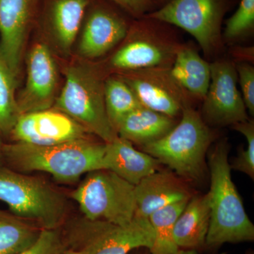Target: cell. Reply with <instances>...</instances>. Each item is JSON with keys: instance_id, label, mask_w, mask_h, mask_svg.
Returning <instances> with one entry per match:
<instances>
[{"instance_id": "obj_1", "label": "cell", "mask_w": 254, "mask_h": 254, "mask_svg": "<svg viewBox=\"0 0 254 254\" xmlns=\"http://www.w3.org/2000/svg\"><path fill=\"white\" fill-rule=\"evenodd\" d=\"M229 148L228 142L222 140L208 152L210 220L205 247L208 248L254 240V224L232 180Z\"/></svg>"}, {"instance_id": "obj_2", "label": "cell", "mask_w": 254, "mask_h": 254, "mask_svg": "<svg viewBox=\"0 0 254 254\" xmlns=\"http://www.w3.org/2000/svg\"><path fill=\"white\" fill-rule=\"evenodd\" d=\"M105 150V142L87 138L48 146L16 142L1 148L2 155L14 168L45 172L63 182H74L82 175L104 170Z\"/></svg>"}, {"instance_id": "obj_3", "label": "cell", "mask_w": 254, "mask_h": 254, "mask_svg": "<svg viewBox=\"0 0 254 254\" xmlns=\"http://www.w3.org/2000/svg\"><path fill=\"white\" fill-rule=\"evenodd\" d=\"M213 140V131L200 114L192 105H187L181 120L168 134L141 148L183 180L200 182L205 175V158Z\"/></svg>"}, {"instance_id": "obj_4", "label": "cell", "mask_w": 254, "mask_h": 254, "mask_svg": "<svg viewBox=\"0 0 254 254\" xmlns=\"http://www.w3.org/2000/svg\"><path fill=\"white\" fill-rule=\"evenodd\" d=\"M56 108L105 143L118 137L107 115L104 83L99 73L91 68L77 65L66 69V81L57 98Z\"/></svg>"}, {"instance_id": "obj_5", "label": "cell", "mask_w": 254, "mask_h": 254, "mask_svg": "<svg viewBox=\"0 0 254 254\" xmlns=\"http://www.w3.org/2000/svg\"><path fill=\"white\" fill-rule=\"evenodd\" d=\"M168 23L143 16L130 25L125 43L110 58V67L121 72L170 67L182 43Z\"/></svg>"}, {"instance_id": "obj_6", "label": "cell", "mask_w": 254, "mask_h": 254, "mask_svg": "<svg viewBox=\"0 0 254 254\" xmlns=\"http://www.w3.org/2000/svg\"><path fill=\"white\" fill-rule=\"evenodd\" d=\"M134 189L113 172L99 170L87 174L72 198L86 220L125 225L135 217Z\"/></svg>"}, {"instance_id": "obj_7", "label": "cell", "mask_w": 254, "mask_h": 254, "mask_svg": "<svg viewBox=\"0 0 254 254\" xmlns=\"http://www.w3.org/2000/svg\"><path fill=\"white\" fill-rule=\"evenodd\" d=\"M0 201L17 218L53 230L63 221L66 203L61 193L47 182L0 167Z\"/></svg>"}, {"instance_id": "obj_8", "label": "cell", "mask_w": 254, "mask_h": 254, "mask_svg": "<svg viewBox=\"0 0 254 254\" xmlns=\"http://www.w3.org/2000/svg\"><path fill=\"white\" fill-rule=\"evenodd\" d=\"M235 4V0H170L144 16L185 30L212 57L223 48V18Z\"/></svg>"}, {"instance_id": "obj_9", "label": "cell", "mask_w": 254, "mask_h": 254, "mask_svg": "<svg viewBox=\"0 0 254 254\" xmlns=\"http://www.w3.org/2000/svg\"><path fill=\"white\" fill-rule=\"evenodd\" d=\"M210 82L202 100L201 115L209 127L234 125L249 120L241 92L237 87L235 63L218 60L210 64Z\"/></svg>"}, {"instance_id": "obj_10", "label": "cell", "mask_w": 254, "mask_h": 254, "mask_svg": "<svg viewBox=\"0 0 254 254\" xmlns=\"http://www.w3.org/2000/svg\"><path fill=\"white\" fill-rule=\"evenodd\" d=\"M131 88L142 106L172 118L194 100L172 75L170 67L143 68L118 76Z\"/></svg>"}, {"instance_id": "obj_11", "label": "cell", "mask_w": 254, "mask_h": 254, "mask_svg": "<svg viewBox=\"0 0 254 254\" xmlns=\"http://www.w3.org/2000/svg\"><path fill=\"white\" fill-rule=\"evenodd\" d=\"M154 238L148 218L135 216L125 225L87 220L81 250L84 254H129L139 249L150 250Z\"/></svg>"}, {"instance_id": "obj_12", "label": "cell", "mask_w": 254, "mask_h": 254, "mask_svg": "<svg viewBox=\"0 0 254 254\" xmlns=\"http://www.w3.org/2000/svg\"><path fill=\"white\" fill-rule=\"evenodd\" d=\"M86 132L66 114L47 109L20 115L11 133L17 143L48 146L86 138Z\"/></svg>"}, {"instance_id": "obj_13", "label": "cell", "mask_w": 254, "mask_h": 254, "mask_svg": "<svg viewBox=\"0 0 254 254\" xmlns=\"http://www.w3.org/2000/svg\"><path fill=\"white\" fill-rule=\"evenodd\" d=\"M56 86L54 60L48 47L38 43L28 57L26 86L17 100L21 115L50 109L54 101Z\"/></svg>"}, {"instance_id": "obj_14", "label": "cell", "mask_w": 254, "mask_h": 254, "mask_svg": "<svg viewBox=\"0 0 254 254\" xmlns=\"http://www.w3.org/2000/svg\"><path fill=\"white\" fill-rule=\"evenodd\" d=\"M128 22L109 8L97 6L87 18L79 43L82 56L95 59L113 50L127 36Z\"/></svg>"}, {"instance_id": "obj_15", "label": "cell", "mask_w": 254, "mask_h": 254, "mask_svg": "<svg viewBox=\"0 0 254 254\" xmlns=\"http://www.w3.org/2000/svg\"><path fill=\"white\" fill-rule=\"evenodd\" d=\"M135 216L148 218L159 209L191 198L192 193L181 177L170 172L157 170L135 186Z\"/></svg>"}, {"instance_id": "obj_16", "label": "cell", "mask_w": 254, "mask_h": 254, "mask_svg": "<svg viewBox=\"0 0 254 254\" xmlns=\"http://www.w3.org/2000/svg\"><path fill=\"white\" fill-rule=\"evenodd\" d=\"M30 17V0H0V50L15 76Z\"/></svg>"}, {"instance_id": "obj_17", "label": "cell", "mask_w": 254, "mask_h": 254, "mask_svg": "<svg viewBox=\"0 0 254 254\" xmlns=\"http://www.w3.org/2000/svg\"><path fill=\"white\" fill-rule=\"evenodd\" d=\"M160 165L157 159L136 150L133 143L121 137L105 143L104 170L113 172L133 186L158 170Z\"/></svg>"}, {"instance_id": "obj_18", "label": "cell", "mask_w": 254, "mask_h": 254, "mask_svg": "<svg viewBox=\"0 0 254 254\" xmlns=\"http://www.w3.org/2000/svg\"><path fill=\"white\" fill-rule=\"evenodd\" d=\"M210 220L208 193L192 195L174 228V240L177 247L198 250L205 247Z\"/></svg>"}, {"instance_id": "obj_19", "label": "cell", "mask_w": 254, "mask_h": 254, "mask_svg": "<svg viewBox=\"0 0 254 254\" xmlns=\"http://www.w3.org/2000/svg\"><path fill=\"white\" fill-rule=\"evenodd\" d=\"M170 71L180 86L193 100L202 102L210 82V66L194 47L181 44L175 55Z\"/></svg>"}, {"instance_id": "obj_20", "label": "cell", "mask_w": 254, "mask_h": 254, "mask_svg": "<svg viewBox=\"0 0 254 254\" xmlns=\"http://www.w3.org/2000/svg\"><path fill=\"white\" fill-rule=\"evenodd\" d=\"M177 123L176 119L142 106L122 120L117 133L121 138L143 146L163 138Z\"/></svg>"}, {"instance_id": "obj_21", "label": "cell", "mask_w": 254, "mask_h": 254, "mask_svg": "<svg viewBox=\"0 0 254 254\" xmlns=\"http://www.w3.org/2000/svg\"><path fill=\"white\" fill-rule=\"evenodd\" d=\"M88 4V0H52L50 25L63 51L71 49Z\"/></svg>"}, {"instance_id": "obj_22", "label": "cell", "mask_w": 254, "mask_h": 254, "mask_svg": "<svg viewBox=\"0 0 254 254\" xmlns=\"http://www.w3.org/2000/svg\"><path fill=\"white\" fill-rule=\"evenodd\" d=\"M189 200L159 209L148 217L155 235L154 243L149 250L150 254H173L180 250L174 240V228Z\"/></svg>"}, {"instance_id": "obj_23", "label": "cell", "mask_w": 254, "mask_h": 254, "mask_svg": "<svg viewBox=\"0 0 254 254\" xmlns=\"http://www.w3.org/2000/svg\"><path fill=\"white\" fill-rule=\"evenodd\" d=\"M41 231L21 218L0 211V254H18L36 242Z\"/></svg>"}, {"instance_id": "obj_24", "label": "cell", "mask_w": 254, "mask_h": 254, "mask_svg": "<svg viewBox=\"0 0 254 254\" xmlns=\"http://www.w3.org/2000/svg\"><path fill=\"white\" fill-rule=\"evenodd\" d=\"M104 96L107 115L116 132L127 115L142 107L131 88L120 77H110L104 82Z\"/></svg>"}, {"instance_id": "obj_25", "label": "cell", "mask_w": 254, "mask_h": 254, "mask_svg": "<svg viewBox=\"0 0 254 254\" xmlns=\"http://www.w3.org/2000/svg\"><path fill=\"white\" fill-rule=\"evenodd\" d=\"M15 78L0 50V132L11 133L21 113L15 97Z\"/></svg>"}, {"instance_id": "obj_26", "label": "cell", "mask_w": 254, "mask_h": 254, "mask_svg": "<svg viewBox=\"0 0 254 254\" xmlns=\"http://www.w3.org/2000/svg\"><path fill=\"white\" fill-rule=\"evenodd\" d=\"M254 31V0H241L235 14L227 20L222 38L235 43L251 36Z\"/></svg>"}, {"instance_id": "obj_27", "label": "cell", "mask_w": 254, "mask_h": 254, "mask_svg": "<svg viewBox=\"0 0 254 254\" xmlns=\"http://www.w3.org/2000/svg\"><path fill=\"white\" fill-rule=\"evenodd\" d=\"M235 131L245 136L247 141V148L241 147L238 155L232 164L231 170H236L248 175L251 179H254V122L250 120L232 125Z\"/></svg>"}, {"instance_id": "obj_28", "label": "cell", "mask_w": 254, "mask_h": 254, "mask_svg": "<svg viewBox=\"0 0 254 254\" xmlns=\"http://www.w3.org/2000/svg\"><path fill=\"white\" fill-rule=\"evenodd\" d=\"M64 244L55 229H43L33 245L18 254H63Z\"/></svg>"}, {"instance_id": "obj_29", "label": "cell", "mask_w": 254, "mask_h": 254, "mask_svg": "<svg viewBox=\"0 0 254 254\" xmlns=\"http://www.w3.org/2000/svg\"><path fill=\"white\" fill-rule=\"evenodd\" d=\"M237 81L240 83L241 94L247 112L254 115V68L250 63L241 62L235 64Z\"/></svg>"}, {"instance_id": "obj_30", "label": "cell", "mask_w": 254, "mask_h": 254, "mask_svg": "<svg viewBox=\"0 0 254 254\" xmlns=\"http://www.w3.org/2000/svg\"><path fill=\"white\" fill-rule=\"evenodd\" d=\"M121 6L133 17L140 18L158 9L156 0H110Z\"/></svg>"}, {"instance_id": "obj_31", "label": "cell", "mask_w": 254, "mask_h": 254, "mask_svg": "<svg viewBox=\"0 0 254 254\" xmlns=\"http://www.w3.org/2000/svg\"><path fill=\"white\" fill-rule=\"evenodd\" d=\"M173 254H198L197 250H182L180 249L176 253Z\"/></svg>"}, {"instance_id": "obj_32", "label": "cell", "mask_w": 254, "mask_h": 254, "mask_svg": "<svg viewBox=\"0 0 254 254\" xmlns=\"http://www.w3.org/2000/svg\"><path fill=\"white\" fill-rule=\"evenodd\" d=\"M63 254H84V252L81 250H76L68 251V252H64Z\"/></svg>"}, {"instance_id": "obj_33", "label": "cell", "mask_w": 254, "mask_h": 254, "mask_svg": "<svg viewBox=\"0 0 254 254\" xmlns=\"http://www.w3.org/2000/svg\"><path fill=\"white\" fill-rule=\"evenodd\" d=\"M158 1V4L160 5V6H163V5L166 4L168 1H170V0H156Z\"/></svg>"}, {"instance_id": "obj_34", "label": "cell", "mask_w": 254, "mask_h": 254, "mask_svg": "<svg viewBox=\"0 0 254 254\" xmlns=\"http://www.w3.org/2000/svg\"><path fill=\"white\" fill-rule=\"evenodd\" d=\"M1 161H2V153H1V150H0V164L1 163Z\"/></svg>"}, {"instance_id": "obj_35", "label": "cell", "mask_w": 254, "mask_h": 254, "mask_svg": "<svg viewBox=\"0 0 254 254\" xmlns=\"http://www.w3.org/2000/svg\"><path fill=\"white\" fill-rule=\"evenodd\" d=\"M150 254V252H148V254H147V253H143V254Z\"/></svg>"}]
</instances>
